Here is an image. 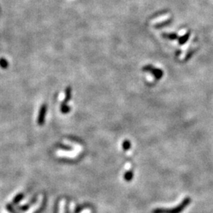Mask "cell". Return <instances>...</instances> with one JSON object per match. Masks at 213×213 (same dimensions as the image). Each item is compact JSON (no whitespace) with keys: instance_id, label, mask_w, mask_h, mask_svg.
<instances>
[{"instance_id":"8","label":"cell","mask_w":213,"mask_h":213,"mask_svg":"<svg viewBox=\"0 0 213 213\" xmlns=\"http://www.w3.org/2000/svg\"><path fill=\"white\" fill-rule=\"evenodd\" d=\"M44 112H45V107H42L41 111H40V122L41 123L42 122V120H43V118H44Z\"/></svg>"},{"instance_id":"9","label":"cell","mask_w":213,"mask_h":213,"mask_svg":"<svg viewBox=\"0 0 213 213\" xmlns=\"http://www.w3.org/2000/svg\"><path fill=\"white\" fill-rule=\"evenodd\" d=\"M66 98V93L65 92H61V94L59 96V100L60 101H63L64 99Z\"/></svg>"},{"instance_id":"6","label":"cell","mask_w":213,"mask_h":213,"mask_svg":"<svg viewBox=\"0 0 213 213\" xmlns=\"http://www.w3.org/2000/svg\"><path fill=\"white\" fill-rule=\"evenodd\" d=\"M122 147H123L124 150L127 151L130 149V142L129 141V140H125V141L123 142V144H122Z\"/></svg>"},{"instance_id":"3","label":"cell","mask_w":213,"mask_h":213,"mask_svg":"<svg viewBox=\"0 0 213 213\" xmlns=\"http://www.w3.org/2000/svg\"><path fill=\"white\" fill-rule=\"evenodd\" d=\"M56 155L59 157H66V158H75L77 156L76 151L73 152H66L63 150H59L56 152Z\"/></svg>"},{"instance_id":"4","label":"cell","mask_w":213,"mask_h":213,"mask_svg":"<svg viewBox=\"0 0 213 213\" xmlns=\"http://www.w3.org/2000/svg\"><path fill=\"white\" fill-rule=\"evenodd\" d=\"M133 177H134V173H133V171H131L130 170H127L126 172L125 173V174H124V178H125V180L128 181V182L131 181Z\"/></svg>"},{"instance_id":"2","label":"cell","mask_w":213,"mask_h":213,"mask_svg":"<svg viewBox=\"0 0 213 213\" xmlns=\"http://www.w3.org/2000/svg\"><path fill=\"white\" fill-rule=\"evenodd\" d=\"M43 200H44V196H43V195H40V196H38L36 202L35 204H34V205H32L29 209V210H27V211H25V213H34L35 211H37L38 209L40 208V206L42 205Z\"/></svg>"},{"instance_id":"11","label":"cell","mask_w":213,"mask_h":213,"mask_svg":"<svg viewBox=\"0 0 213 213\" xmlns=\"http://www.w3.org/2000/svg\"><path fill=\"white\" fill-rule=\"evenodd\" d=\"M73 209H74V207H73V203H72V204H71V211H73Z\"/></svg>"},{"instance_id":"10","label":"cell","mask_w":213,"mask_h":213,"mask_svg":"<svg viewBox=\"0 0 213 213\" xmlns=\"http://www.w3.org/2000/svg\"><path fill=\"white\" fill-rule=\"evenodd\" d=\"M81 213H91V210L90 209H85L83 211H82Z\"/></svg>"},{"instance_id":"7","label":"cell","mask_w":213,"mask_h":213,"mask_svg":"<svg viewBox=\"0 0 213 213\" xmlns=\"http://www.w3.org/2000/svg\"><path fill=\"white\" fill-rule=\"evenodd\" d=\"M31 197H32V196H27V198H26V199H24L23 201H22L21 203H20V205H21V206H22V205H26L27 203L29 202V201H30V200H31Z\"/></svg>"},{"instance_id":"1","label":"cell","mask_w":213,"mask_h":213,"mask_svg":"<svg viewBox=\"0 0 213 213\" xmlns=\"http://www.w3.org/2000/svg\"><path fill=\"white\" fill-rule=\"evenodd\" d=\"M190 203V198H185L179 205L176 206L175 208L171 209L167 208H156L155 209L153 212L154 213H180L183 211L184 208L187 206Z\"/></svg>"},{"instance_id":"5","label":"cell","mask_w":213,"mask_h":213,"mask_svg":"<svg viewBox=\"0 0 213 213\" xmlns=\"http://www.w3.org/2000/svg\"><path fill=\"white\" fill-rule=\"evenodd\" d=\"M65 205H66V200L63 199L59 203V213H65Z\"/></svg>"}]
</instances>
